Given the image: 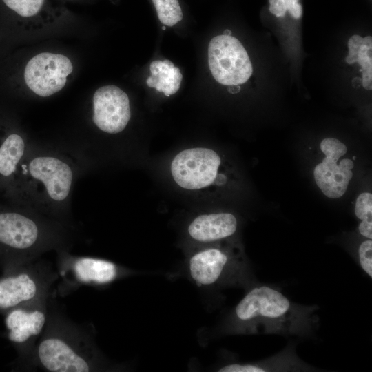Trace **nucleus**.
<instances>
[{"mask_svg":"<svg viewBox=\"0 0 372 372\" xmlns=\"http://www.w3.org/2000/svg\"><path fill=\"white\" fill-rule=\"evenodd\" d=\"M53 298L51 293L46 324L35 348L32 370L94 372L107 369L91 327L70 319Z\"/></svg>","mask_w":372,"mask_h":372,"instance_id":"1","label":"nucleus"},{"mask_svg":"<svg viewBox=\"0 0 372 372\" xmlns=\"http://www.w3.org/2000/svg\"><path fill=\"white\" fill-rule=\"evenodd\" d=\"M74 177V167L65 157L52 152L28 153L7 194L21 207L63 222Z\"/></svg>","mask_w":372,"mask_h":372,"instance_id":"2","label":"nucleus"},{"mask_svg":"<svg viewBox=\"0 0 372 372\" xmlns=\"http://www.w3.org/2000/svg\"><path fill=\"white\" fill-rule=\"evenodd\" d=\"M63 221L19 207H0V265L3 269L40 258L50 250H69Z\"/></svg>","mask_w":372,"mask_h":372,"instance_id":"3","label":"nucleus"},{"mask_svg":"<svg viewBox=\"0 0 372 372\" xmlns=\"http://www.w3.org/2000/svg\"><path fill=\"white\" fill-rule=\"evenodd\" d=\"M313 310L291 302L280 291L262 285L251 289L235 309V318L249 333L298 334L309 331Z\"/></svg>","mask_w":372,"mask_h":372,"instance_id":"4","label":"nucleus"},{"mask_svg":"<svg viewBox=\"0 0 372 372\" xmlns=\"http://www.w3.org/2000/svg\"><path fill=\"white\" fill-rule=\"evenodd\" d=\"M58 279L57 270L40 258L3 269L0 277V313L49 296Z\"/></svg>","mask_w":372,"mask_h":372,"instance_id":"5","label":"nucleus"},{"mask_svg":"<svg viewBox=\"0 0 372 372\" xmlns=\"http://www.w3.org/2000/svg\"><path fill=\"white\" fill-rule=\"evenodd\" d=\"M49 296L14 307L3 314L6 337L17 353L14 369L32 370L35 348L47 321Z\"/></svg>","mask_w":372,"mask_h":372,"instance_id":"6","label":"nucleus"},{"mask_svg":"<svg viewBox=\"0 0 372 372\" xmlns=\"http://www.w3.org/2000/svg\"><path fill=\"white\" fill-rule=\"evenodd\" d=\"M56 270L59 282L57 293L65 296L81 287L103 286L112 282L123 274V269L108 260L74 256L68 250L57 251Z\"/></svg>","mask_w":372,"mask_h":372,"instance_id":"7","label":"nucleus"},{"mask_svg":"<svg viewBox=\"0 0 372 372\" xmlns=\"http://www.w3.org/2000/svg\"><path fill=\"white\" fill-rule=\"evenodd\" d=\"M208 64L215 80L225 85L243 84L253 72L247 51L232 36L222 34L211 39L208 46Z\"/></svg>","mask_w":372,"mask_h":372,"instance_id":"8","label":"nucleus"},{"mask_svg":"<svg viewBox=\"0 0 372 372\" xmlns=\"http://www.w3.org/2000/svg\"><path fill=\"white\" fill-rule=\"evenodd\" d=\"M220 163V158L215 151L206 147H193L175 156L170 171L179 187L187 190H199L214 183Z\"/></svg>","mask_w":372,"mask_h":372,"instance_id":"9","label":"nucleus"},{"mask_svg":"<svg viewBox=\"0 0 372 372\" xmlns=\"http://www.w3.org/2000/svg\"><path fill=\"white\" fill-rule=\"evenodd\" d=\"M70 59L62 54L41 52L31 58L24 70V81L36 95L48 97L61 91L73 72Z\"/></svg>","mask_w":372,"mask_h":372,"instance_id":"10","label":"nucleus"},{"mask_svg":"<svg viewBox=\"0 0 372 372\" xmlns=\"http://www.w3.org/2000/svg\"><path fill=\"white\" fill-rule=\"evenodd\" d=\"M325 157L313 170L315 181L322 193L329 198H337L346 192L352 178L353 162L349 158L338 160L347 152V146L334 138H326L320 143Z\"/></svg>","mask_w":372,"mask_h":372,"instance_id":"11","label":"nucleus"},{"mask_svg":"<svg viewBox=\"0 0 372 372\" xmlns=\"http://www.w3.org/2000/svg\"><path fill=\"white\" fill-rule=\"evenodd\" d=\"M92 121L101 131L110 134L121 132L131 118L127 94L116 85L98 88L92 98Z\"/></svg>","mask_w":372,"mask_h":372,"instance_id":"12","label":"nucleus"},{"mask_svg":"<svg viewBox=\"0 0 372 372\" xmlns=\"http://www.w3.org/2000/svg\"><path fill=\"white\" fill-rule=\"evenodd\" d=\"M234 264L227 251L211 247L194 254L189 259V270L197 284L208 286L220 280Z\"/></svg>","mask_w":372,"mask_h":372,"instance_id":"13","label":"nucleus"},{"mask_svg":"<svg viewBox=\"0 0 372 372\" xmlns=\"http://www.w3.org/2000/svg\"><path fill=\"white\" fill-rule=\"evenodd\" d=\"M28 154L26 141L19 133L10 132L0 137V189L8 192Z\"/></svg>","mask_w":372,"mask_h":372,"instance_id":"14","label":"nucleus"},{"mask_svg":"<svg viewBox=\"0 0 372 372\" xmlns=\"http://www.w3.org/2000/svg\"><path fill=\"white\" fill-rule=\"evenodd\" d=\"M237 229V220L230 213L202 214L188 227L190 237L198 242H209L232 236Z\"/></svg>","mask_w":372,"mask_h":372,"instance_id":"15","label":"nucleus"},{"mask_svg":"<svg viewBox=\"0 0 372 372\" xmlns=\"http://www.w3.org/2000/svg\"><path fill=\"white\" fill-rule=\"evenodd\" d=\"M349 54L346 62L352 64L358 62L362 67V85L368 90L372 89V37L364 38L353 35L348 41Z\"/></svg>","mask_w":372,"mask_h":372,"instance_id":"16","label":"nucleus"},{"mask_svg":"<svg viewBox=\"0 0 372 372\" xmlns=\"http://www.w3.org/2000/svg\"><path fill=\"white\" fill-rule=\"evenodd\" d=\"M158 73L150 76L146 82L149 87H154L167 96L175 94L180 88L183 76L178 68L175 67L169 60L152 61Z\"/></svg>","mask_w":372,"mask_h":372,"instance_id":"17","label":"nucleus"},{"mask_svg":"<svg viewBox=\"0 0 372 372\" xmlns=\"http://www.w3.org/2000/svg\"><path fill=\"white\" fill-rule=\"evenodd\" d=\"M160 21L173 26L183 19V12L178 0H152Z\"/></svg>","mask_w":372,"mask_h":372,"instance_id":"18","label":"nucleus"},{"mask_svg":"<svg viewBox=\"0 0 372 372\" xmlns=\"http://www.w3.org/2000/svg\"><path fill=\"white\" fill-rule=\"evenodd\" d=\"M11 10L23 17H31L41 10L44 0H3Z\"/></svg>","mask_w":372,"mask_h":372,"instance_id":"19","label":"nucleus"},{"mask_svg":"<svg viewBox=\"0 0 372 372\" xmlns=\"http://www.w3.org/2000/svg\"><path fill=\"white\" fill-rule=\"evenodd\" d=\"M355 214L361 220L372 221V194L363 192L356 200Z\"/></svg>","mask_w":372,"mask_h":372,"instance_id":"20","label":"nucleus"},{"mask_svg":"<svg viewBox=\"0 0 372 372\" xmlns=\"http://www.w3.org/2000/svg\"><path fill=\"white\" fill-rule=\"evenodd\" d=\"M358 258L362 270L372 277V241L368 239L363 241L358 248Z\"/></svg>","mask_w":372,"mask_h":372,"instance_id":"21","label":"nucleus"},{"mask_svg":"<svg viewBox=\"0 0 372 372\" xmlns=\"http://www.w3.org/2000/svg\"><path fill=\"white\" fill-rule=\"evenodd\" d=\"M269 11L277 17L285 15L287 7L284 0H269Z\"/></svg>","mask_w":372,"mask_h":372,"instance_id":"22","label":"nucleus"},{"mask_svg":"<svg viewBox=\"0 0 372 372\" xmlns=\"http://www.w3.org/2000/svg\"><path fill=\"white\" fill-rule=\"evenodd\" d=\"M287 10L296 19H300L302 14V6L298 3V0H284Z\"/></svg>","mask_w":372,"mask_h":372,"instance_id":"23","label":"nucleus"},{"mask_svg":"<svg viewBox=\"0 0 372 372\" xmlns=\"http://www.w3.org/2000/svg\"><path fill=\"white\" fill-rule=\"evenodd\" d=\"M358 230L362 236L371 239L372 238V221L362 220L358 226Z\"/></svg>","mask_w":372,"mask_h":372,"instance_id":"24","label":"nucleus"},{"mask_svg":"<svg viewBox=\"0 0 372 372\" xmlns=\"http://www.w3.org/2000/svg\"><path fill=\"white\" fill-rule=\"evenodd\" d=\"M223 34L224 35H227V36H231V32L229 30H225L223 32Z\"/></svg>","mask_w":372,"mask_h":372,"instance_id":"25","label":"nucleus"},{"mask_svg":"<svg viewBox=\"0 0 372 372\" xmlns=\"http://www.w3.org/2000/svg\"><path fill=\"white\" fill-rule=\"evenodd\" d=\"M162 29H163V30H165V26H163V27H162Z\"/></svg>","mask_w":372,"mask_h":372,"instance_id":"26","label":"nucleus"}]
</instances>
